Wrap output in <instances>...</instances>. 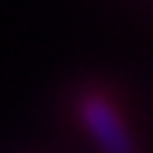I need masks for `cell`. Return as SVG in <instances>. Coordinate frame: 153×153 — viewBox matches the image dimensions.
I'll return each mask as SVG.
<instances>
[{
  "label": "cell",
  "mask_w": 153,
  "mask_h": 153,
  "mask_svg": "<svg viewBox=\"0 0 153 153\" xmlns=\"http://www.w3.org/2000/svg\"><path fill=\"white\" fill-rule=\"evenodd\" d=\"M80 118L102 153H134V140L108 96L86 93L80 99Z\"/></svg>",
  "instance_id": "6da1fadb"
}]
</instances>
